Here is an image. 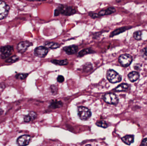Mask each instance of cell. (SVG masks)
Segmentation results:
<instances>
[{
  "instance_id": "obj_28",
  "label": "cell",
  "mask_w": 147,
  "mask_h": 146,
  "mask_svg": "<svg viewBox=\"0 0 147 146\" xmlns=\"http://www.w3.org/2000/svg\"><path fill=\"white\" fill-rule=\"evenodd\" d=\"M141 55L144 59L147 60V48H144L141 51Z\"/></svg>"
},
{
  "instance_id": "obj_18",
  "label": "cell",
  "mask_w": 147,
  "mask_h": 146,
  "mask_svg": "<svg viewBox=\"0 0 147 146\" xmlns=\"http://www.w3.org/2000/svg\"><path fill=\"white\" fill-rule=\"evenodd\" d=\"M95 51L91 48H86V49H84L82 50L81 51H80L78 54V57H82L88 54H92L94 53Z\"/></svg>"
},
{
  "instance_id": "obj_12",
  "label": "cell",
  "mask_w": 147,
  "mask_h": 146,
  "mask_svg": "<svg viewBox=\"0 0 147 146\" xmlns=\"http://www.w3.org/2000/svg\"><path fill=\"white\" fill-rule=\"evenodd\" d=\"M116 12V9L114 7H110L107 9L101 10L98 12V14L100 17L104 15H109Z\"/></svg>"
},
{
  "instance_id": "obj_17",
  "label": "cell",
  "mask_w": 147,
  "mask_h": 146,
  "mask_svg": "<svg viewBox=\"0 0 147 146\" xmlns=\"http://www.w3.org/2000/svg\"><path fill=\"white\" fill-rule=\"evenodd\" d=\"M45 46L48 49H55L60 47V45L53 42H47L45 43Z\"/></svg>"
},
{
  "instance_id": "obj_21",
  "label": "cell",
  "mask_w": 147,
  "mask_h": 146,
  "mask_svg": "<svg viewBox=\"0 0 147 146\" xmlns=\"http://www.w3.org/2000/svg\"><path fill=\"white\" fill-rule=\"evenodd\" d=\"M63 106V103L61 101H55L52 102L51 103L50 107L53 109H57V108H59Z\"/></svg>"
},
{
  "instance_id": "obj_29",
  "label": "cell",
  "mask_w": 147,
  "mask_h": 146,
  "mask_svg": "<svg viewBox=\"0 0 147 146\" xmlns=\"http://www.w3.org/2000/svg\"><path fill=\"white\" fill-rule=\"evenodd\" d=\"M64 77L62 75H59L57 78V81L59 83H63L64 81Z\"/></svg>"
},
{
  "instance_id": "obj_10",
  "label": "cell",
  "mask_w": 147,
  "mask_h": 146,
  "mask_svg": "<svg viewBox=\"0 0 147 146\" xmlns=\"http://www.w3.org/2000/svg\"><path fill=\"white\" fill-rule=\"evenodd\" d=\"M32 45L33 44L29 41H22L17 45V51L19 53L23 54L26 51L29 47Z\"/></svg>"
},
{
  "instance_id": "obj_22",
  "label": "cell",
  "mask_w": 147,
  "mask_h": 146,
  "mask_svg": "<svg viewBox=\"0 0 147 146\" xmlns=\"http://www.w3.org/2000/svg\"><path fill=\"white\" fill-rule=\"evenodd\" d=\"M19 60V57H18L17 56L14 55L11 57H9L8 59H7V60L5 61V62L7 63H15L16 62L18 61Z\"/></svg>"
},
{
  "instance_id": "obj_25",
  "label": "cell",
  "mask_w": 147,
  "mask_h": 146,
  "mask_svg": "<svg viewBox=\"0 0 147 146\" xmlns=\"http://www.w3.org/2000/svg\"><path fill=\"white\" fill-rule=\"evenodd\" d=\"M96 125L98 127H101L103 128H106L108 127V124L104 121H99L96 123Z\"/></svg>"
},
{
  "instance_id": "obj_15",
  "label": "cell",
  "mask_w": 147,
  "mask_h": 146,
  "mask_svg": "<svg viewBox=\"0 0 147 146\" xmlns=\"http://www.w3.org/2000/svg\"><path fill=\"white\" fill-rule=\"evenodd\" d=\"M128 77L130 81L134 82L139 79L140 78V74L138 72L133 71L129 73L128 75Z\"/></svg>"
},
{
  "instance_id": "obj_20",
  "label": "cell",
  "mask_w": 147,
  "mask_h": 146,
  "mask_svg": "<svg viewBox=\"0 0 147 146\" xmlns=\"http://www.w3.org/2000/svg\"><path fill=\"white\" fill-rule=\"evenodd\" d=\"M51 62L56 65H60V66H65L69 63V61L67 59L63 60H51Z\"/></svg>"
},
{
  "instance_id": "obj_26",
  "label": "cell",
  "mask_w": 147,
  "mask_h": 146,
  "mask_svg": "<svg viewBox=\"0 0 147 146\" xmlns=\"http://www.w3.org/2000/svg\"><path fill=\"white\" fill-rule=\"evenodd\" d=\"M92 64L90 63H87L84 65V70L86 72H88L91 70L92 68Z\"/></svg>"
},
{
  "instance_id": "obj_1",
  "label": "cell",
  "mask_w": 147,
  "mask_h": 146,
  "mask_svg": "<svg viewBox=\"0 0 147 146\" xmlns=\"http://www.w3.org/2000/svg\"><path fill=\"white\" fill-rule=\"evenodd\" d=\"M76 13V9L74 7L61 4L54 11V16H57L60 14L65 16H70Z\"/></svg>"
},
{
  "instance_id": "obj_23",
  "label": "cell",
  "mask_w": 147,
  "mask_h": 146,
  "mask_svg": "<svg viewBox=\"0 0 147 146\" xmlns=\"http://www.w3.org/2000/svg\"><path fill=\"white\" fill-rule=\"evenodd\" d=\"M133 37L136 40H141L142 39V32L141 31H137L135 32L133 34Z\"/></svg>"
},
{
  "instance_id": "obj_19",
  "label": "cell",
  "mask_w": 147,
  "mask_h": 146,
  "mask_svg": "<svg viewBox=\"0 0 147 146\" xmlns=\"http://www.w3.org/2000/svg\"><path fill=\"white\" fill-rule=\"evenodd\" d=\"M129 85L127 84L123 83L116 87L114 90L116 92H125L127 91Z\"/></svg>"
},
{
  "instance_id": "obj_8",
  "label": "cell",
  "mask_w": 147,
  "mask_h": 146,
  "mask_svg": "<svg viewBox=\"0 0 147 146\" xmlns=\"http://www.w3.org/2000/svg\"><path fill=\"white\" fill-rule=\"evenodd\" d=\"M49 52V49L45 46H38L35 48L34 50V55L35 56L43 58L46 56Z\"/></svg>"
},
{
  "instance_id": "obj_24",
  "label": "cell",
  "mask_w": 147,
  "mask_h": 146,
  "mask_svg": "<svg viewBox=\"0 0 147 146\" xmlns=\"http://www.w3.org/2000/svg\"><path fill=\"white\" fill-rule=\"evenodd\" d=\"M28 75V73H18L16 75L15 77L16 79L22 80L26 79Z\"/></svg>"
},
{
  "instance_id": "obj_6",
  "label": "cell",
  "mask_w": 147,
  "mask_h": 146,
  "mask_svg": "<svg viewBox=\"0 0 147 146\" xmlns=\"http://www.w3.org/2000/svg\"><path fill=\"white\" fill-rule=\"evenodd\" d=\"M10 7L3 1H0V20L5 19L9 13Z\"/></svg>"
},
{
  "instance_id": "obj_5",
  "label": "cell",
  "mask_w": 147,
  "mask_h": 146,
  "mask_svg": "<svg viewBox=\"0 0 147 146\" xmlns=\"http://www.w3.org/2000/svg\"><path fill=\"white\" fill-rule=\"evenodd\" d=\"M118 61L122 67H127L132 63L133 57L129 54H123L120 56Z\"/></svg>"
},
{
  "instance_id": "obj_31",
  "label": "cell",
  "mask_w": 147,
  "mask_h": 146,
  "mask_svg": "<svg viewBox=\"0 0 147 146\" xmlns=\"http://www.w3.org/2000/svg\"><path fill=\"white\" fill-rule=\"evenodd\" d=\"M29 1H47V0H27Z\"/></svg>"
},
{
  "instance_id": "obj_9",
  "label": "cell",
  "mask_w": 147,
  "mask_h": 146,
  "mask_svg": "<svg viewBox=\"0 0 147 146\" xmlns=\"http://www.w3.org/2000/svg\"><path fill=\"white\" fill-rule=\"evenodd\" d=\"M32 140V137L29 135H22L17 139L16 143L19 146H25L28 145Z\"/></svg>"
},
{
  "instance_id": "obj_32",
  "label": "cell",
  "mask_w": 147,
  "mask_h": 146,
  "mask_svg": "<svg viewBox=\"0 0 147 146\" xmlns=\"http://www.w3.org/2000/svg\"><path fill=\"white\" fill-rule=\"evenodd\" d=\"M3 113H4V111H3L2 109L0 108V116L3 115Z\"/></svg>"
},
{
  "instance_id": "obj_27",
  "label": "cell",
  "mask_w": 147,
  "mask_h": 146,
  "mask_svg": "<svg viewBox=\"0 0 147 146\" xmlns=\"http://www.w3.org/2000/svg\"><path fill=\"white\" fill-rule=\"evenodd\" d=\"M89 15L93 19H96V18H99L100 17L98 15V13H93V12H90L89 13Z\"/></svg>"
},
{
  "instance_id": "obj_7",
  "label": "cell",
  "mask_w": 147,
  "mask_h": 146,
  "mask_svg": "<svg viewBox=\"0 0 147 146\" xmlns=\"http://www.w3.org/2000/svg\"><path fill=\"white\" fill-rule=\"evenodd\" d=\"M105 102L109 104L116 105L119 102L117 96L114 93H108L105 94L103 97Z\"/></svg>"
},
{
  "instance_id": "obj_14",
  "label": "cell",
  "mask_w": 147,
  "mask_h": 146,
  "mask_svg": "<svg viewBox=\"0 0 147 146\" xmlns=\"http://www.w3.org/2000/svg\"><path fill=\"white\" fill-rule=\"evenodd\" d=\"M37 115L34 111H31L28 115L25 116L24 117V121L26 123H29L36 119Z\"/></svg>"
},
{
  "instance_id": "obj_13",
  "label": "cell",
  "mask_w": 147,
  "mask_h": 146,
  "mask_svg": "<svg viewBox=\"0 0 147 146\" xmlns=\"http://www.w3.org/2000/svg\"><path fill=\"white\" fill-rule=\"evenodd\" d=\"M131 27L126 26L121 27V28H117V29L114 30L113 32H112L111 33L110 35V37H114V36H116V35H118V34H120V33H122L124 32L127 30L130 29V28H131Z\"/></svg>"
},
{
  "instance_id": "obj_30",
  "label": "cell",
  "mask_w": 147,
  "mask_h": 146,
  "mask_svg": "<svg viewBox=\"0 0 147 146\" xmlns=\"http://www.w3.org/2000/svg\"><path fill=\"white\" fill-rule=\"evenodd\" d=\"M140 146H147V138H145L142 141Z\"/></svg>"
},
{
  "instance_id": "obj_16",
  "label": "cell",
  "mask_w": 147,
  "mask_h": 146,
  "mask_svg": "<svg viewBox=\"0 0 147 146\" xmlns=\"http://www.w3.org/2000/svg\"><path fill=\"white\" fill-rule=\"evenodd\" d=\"M121 140L123 143L129 145L134 142V136L133 135H127L123 137Z\"/></svg>"
},
{
  "instance_id": "obj_11",
  "label": "cell",
  "mask_w": 147,
  "mask_h": 146,
  "mask_svg": "<svg viewBox=\"0 0 147 146\" xmlns=\"http://www.w3.org/2000/svg\"><path fill=\"white\" fill-rule=\"evenodd\" d=\"M63 50L68 55H72L77 53L78 50V47L77 45H71L64 47Z\"/></svg>"
},
{
  "instance_id": "obj_3",
  "label": "cell",
  "mask_w": 147,
  "mask_h": 146,
  "mask_svg": "<svg viewBox=\"0 0 147 146\" xmlns=\"http://www.w3.org/2000/svg\"><path fill=\"white\" fill-rule=\"evenodd\" d=\"M78 115L79 117L83 121H86L91 116V112L88 108L84 106H80L78 108Z\"/></svg>"
},
{
  "instance_id": "obj_2",
  "label": "cell",
  "mask_w": 147,
  "mask_h": 146,
  "mask_svg": "<svg viewBox=\"0 0 147 146\" xmlns=\"http://www.w3.org/2000/svg\"><path fill=\"white\" fill-rule=\"evenodd\" d=\"M107 79L111 83H116L121 81L122 77L117 72L113 69H109L107 72Z\"/></svg>"
},
{
  "instance_id": "obj_4",
  "label": "cell",
  "mask_w": 147,
  "mask_h": 146,
  "mask_svg": "<svg viewBox=\"0 0 147 146\" xmlns=\"http://www.w3.org/2000/svg\"><path fill=\"white\" fill-rule=\"evenodd\" d=\"M13 51V47L12 45H5L0 47L1 58L5 59L8 58L11 55Z\"/></svg>"
}]
</instances>
